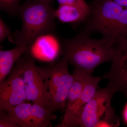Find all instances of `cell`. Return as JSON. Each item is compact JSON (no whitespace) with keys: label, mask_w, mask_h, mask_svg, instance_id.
<instances>
[{"label":"cell","mask_w":127,"mask_h":127,"mask_svg":"<svg viewBox=\"0 0 127 127\" xmlns=\"http://www.w3.org/2000/svg\"><path fill=\"white\" fill-rule=\"evenodd\" d=\"M90 10L67 5H59L55 10V18L62 23H79L86 20Z\"/></svg>","instance_id":"12"},{"label":"cell","mask_w":127,"mask_h":127,"mask_svg":"<svg viewBox=\"0 0 127 127\" xmlns=\"http://www.w3.org/2000/svg\"><path fill=\"white\" fill-rule=\"evenodd\" d=\"M21 58L23 80L28 101L50 109L45 84L36 66L35 59L26 52Z\"/></svg>","instance_id":"6"},{"label":"cell","mask_w":127,"mask_h":127,"mask_svg":"<svg viewBox=\"0 0 127 127\" xmlns=\"http://www.w3.org/2000/svg\"><path fill=\"white\" fill-rule=\"evenodd\" d=\"M59 5H67L77 6L89 10L90 6L84 0H57Z\"/></svg>","instance_id":"18"},{"label":"cell","mask_w":127,"mask_h":127,"mask_svg":"<svg viewBox=\"0 0 127 127\" xmlns=\"http://www.w3.org/2000/svg\"><path fill=\"white\" fill-rule=\"evenodd\" d=\"M0 127H19L5 111L0 110Z\"/></svg>","instance_id":"17"},{"label":"cell","mask_w":127,"mask_h":127,"mask_svg":"<svg viewBox=\"0 0 127 127\" xmlns=\"http://www.w3.org/2000/svg\"><path fill=\"white\" fill-rule=\"evenodd\" d=\"M114 1L127 9V0H112Z\"/></svg>","instance_id":"20"},{"label":"cell","mask_w":127,"mask_h":127,"mask_svg":"<svg viewBox=\"0 0 127 127\" xmlns=\"http://www.w3.org/2000/svg\"><path fill=\"white\" fill-rule=\"evenodd\" d=\"M31 117L32 127H52V121L57 118L50 109L35 104L32 106Z\"/></svg>","instance_id":"15"},{"label":"cell","mask_w":127,"mask_h":127,"mask_svg":"<svg viewBox=\"0 0 127 127\" xmlns=\"http://www.w3.org/2000/svg\"><path fill=\"white\" fill-rule=\"evenodd\" d=\"M21 0H0V9L11 15H17Z\"/></svg>","instance_id":"16"},{"label":"cell","mask_w":127,"mask_h":127,"mask_svg":"<svg viewBox=\"0 0 127 127\" xmlns=\"http://www.w3.org/2000/svg\"><path fill=\"white\" fill-rule=\"evenodd\" d=\"M83 31L102 35L113 44L127 38V9L112 0H100L90 6Z\"/></svg>","instance_id":"2"},{"label":"cell","mask_w":127,"mask_h":127,"mask_svg":"<svg viewBox=\"0 0 127 127\" xmlns=\"http://www.w3.org/2000/svg\"><path fill=\"white\" fill-rule=\"evenodd\" d=\"M64 56L75 69L92 74L100 64L112 61L115 45L103 38H92L84 31L63 42Z\"/></svg>","instance_id":"1"},{"label":"cell","mask_w":127,"mask_h":127,"mask_svg":"<svg viewBox=\"0 0 127 127\" xmlns=\"http://www.w3.org/2000/svg\"><path fill=\"white\" fill-rule=\"evenodd\" d=\"M11 50L0 51V84L9 75L14 65L27 50V46L20 45Z\"/></svg>","instance_id":"11"},{"label":"cell","mask_w":127,"mask_h":127,"mask_svg":"<svg viewBox=\"0 0 127 127\" xmlns=\"http://www.w3.org/2000/svg\"><path fill=\"white\" fill-rule=\"evenodd\" d=\"M63 42L55 31L46 32L36 37L27 46L26 52L40 61H55L63 53Z\"/></svg>","instance_id":"9"},{"label":"cell","mask_w":127,"mask_h":127,"mask_svg":"<svg viewBox=\"0 0 127 127\" xmlns=\"http://www.w3.org/2000/svg\"><path fill=\"white\" fill-rule=\"evenodd\" d=\"M124 116L125 121L127 123V103L126 106L125 107V110H124Z\"/></svg>","instance_id":"21"},{"label":"cell","mask_w":127,"mask_h":127,"mask_svg":"<svg viewBox=\"0 0 127 127\" xmlns=\"http://www.w3.org/2000/svg\"><path fill=\"white\" fill-rule=\"evenodd\" d=\"M33 0L37 1H43L48 2V3L51 4V2H52V0Z\"/></svg>","instance_id":"22"},{"label":"cell","mask_w":127,"mask_h":127,"mask_svg":"<svg viewBox=\"0 0 127 127\" xmlns=\"http://www.w3.org/2000/svg\"><path fill=\"white\" fill-rule=\"evenodd\" d=\"M101 80L98 77L89 75L87 78L81 97L70 108L66 110L61 124L58 127H66V125L79 114L84 107L93 97Z\"/></svg>","instance_id":"10"},{"label":"cell","mask_w":127,"mask_h":127,"mask_svg":"<svg viewBox=\"0 0 127 127\" xmlns=\"http://www.w3.org/2000/svg\"><path fill=\"white\" fill-rule=\"evenodd\" d=\"M55 10L50 3L29 0L18 6V15L22 21L20 30L12 33L9 41L16 46H27L40 34L55 31Z\"/></svg>","instance_id":"3"},{"label":"cell","mask_w":127,"mask_h":127,"mask_svg":"<svg viewBox=\"0 0 127 127\" xmlns=\"http://www.w3.org/2000/svg\"><path fill=\"white\" fill-rule=\"evenodd\" d=\"M111 68L103 76L113 92L127 93V38L115 45Z\"/></svg>","instance_id":"8"},{"label":"cell","mask_w":127,"mask_h":127,"mask_svg":"<svg viewBox=\"0 0 127 127\" xmlns=\"http://www.w3.org/2000/svg\"><path fill=\"white\" fill-rule=\"evenodd\" d=\"M114 93L108 86L98 89L92 100L66 127H118L120 120L111 106Z\"/></svg>","instance_id":"4"},{"label":"cell","mask_w":127,"mask_h":127,"mask_svg":"<svg viewBox=\"0 0 127 127\" xmlns=\"http://www.w3.org/2000/svg\"><path fill=\"white\" fill-rule=\"evenodd\" d=\"M68 58L64 56L60 62L37 70L45 84L52 112L65 109L68 92L73 81V77L68 68Z\"/></svg>","instance_id":"5"},{"label":"cell","mask_w":127,"mask_h":127,"mask_svg":"<svg viewBox=\"0 0 127 127\" xmlns=\"http://www.w3.org/2000/svg\"><path fill=\"white\" fill-rule=\"evenodd\" d=\"M72 75L73 81L66 100L65 111L70 109L79 99L81 95L87 78L89 75L92 74L75 69Z\"/></svg>","instance_id":"13"},{"label":"cell","mask_w":127,"mask_h":127,"mask_svg":"<svg viewBox=\"0 0 127 127\" xmlns=\"http://www.w3.org/2000/svg\"><path fill=\"white\" fill-rule=\"evenodd\" d=\"M27 101L20 58L9 76L0 84V110L8 111Z\"/></svg>","instance_id":"7"},{"label":"cell","mask_w":127,"mask_h":127,"mask_svg":"<svg viewBox=\"0 0 127 127\" xmlns=\"http://www.w3.org/2000/svg\"><path fill=\"white\" fill-rule=\"evenodd\" d=\"M126 95H127V94H126Z\"/></svg>","instance_id":"23"},{"label":"cell","mask_w":127,"mask_h":127,"mask_svg":"<svg viewBox=\"0 0 127 127\" xmlns=\"http://www.w3.org/2000/svg\"><path fill=\"white\" fill-rule=\"evenodd\" d=\"M32 106L31 103L23 102L5 111L19 127H32L31 117Z\"/></svg>","instance_id":"14"},{"label":"cell","mask_w":127,"mask_h":127,"mask_svg":"<svg viewBox=\"0 0 127 127\" xmlns=\"http://www.w3.org/2000/svg\"><path fill=\"white\" fill-rule=\"evenodd\" d=\"M12 32L1 17L0 18V42H1Z\"/></svg>","instance_id":"19"}]
</instances>
